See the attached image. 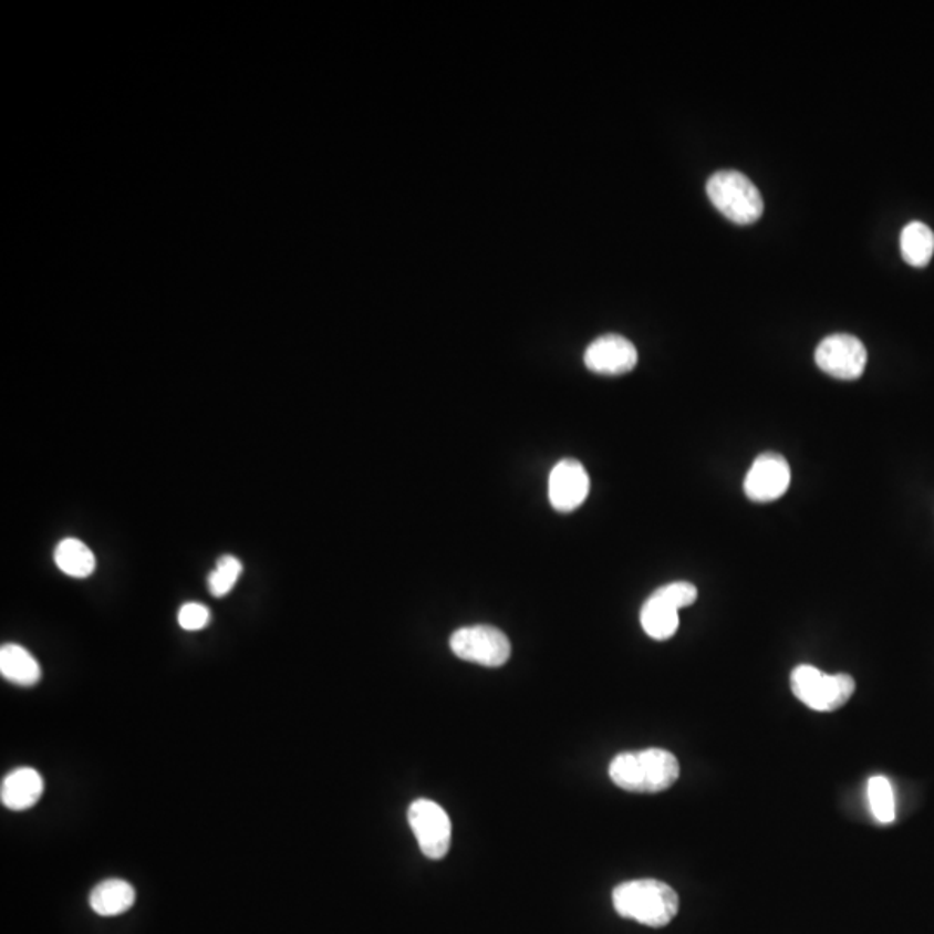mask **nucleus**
Instances as JSON below:
<instances>
[{"label":"nucleus","instance_id":"nucleus-11","mask_svg":"<svg viewBox=\"0 0 934 934\" xmlns=\"http://www.w3.org/2000/svg\"><path fill=\"white\" fill-rule=\"evenodd\" d=\"M44 792V779L35 768L21 767L2 779L0 800L12 812H23L35 807Z\"/></svg>","mask_w":934,"mask_h":934},{"label":"nucleus","instance_id":"nucleus-6","mask_svg":"<svg viewBox=\"0 0 934 934\" xmlns=\"http://www.w3.org/2000/svg\"><path fill=\"white\" fill-rule=\"evenodd\" d=\"M408 823L424 857L442 860L450 850L452 822L448 813L432 800H416L408 808Z\"/></svg>","mask_w":934,"mask_h":934},{"label":"nucleus","instance_id":"nucleus-13","mask_svg":"<svg viewBox=\"0 0 934 934\" xmlns=\"http://www.w3.org/2000/svg\"><path fill=\"white\" fill-rule=\"evenodd\" d=\"M0 673L6 681L21 687H33L42 677L39 662L23 645L4 644L0 650Z\"/></svg>","mask_w":934,"mask_h":934},{"label":"nucleus","instance_id":"nucleus-2","mask_svg":"<svg viewBox=\"0 0 934 934\" xmlns=\"http://www.w3.org/2000/svg\"><path fill=\"white\" fill-rule=\"evenodd\" d=\"M613 906L620 917L632 919L650 927L672 923L678 912V895L672 886L656 879H635L613 890Z\"/></svg>","mask_w":934,"mask_h":934},{"label":"nucleus","instance_id":"nucleus-17","mask_svg":"<svg viewBox=\"0 0 934 934\" xmlns=\"http://www.w3.org/2000/svg\"><path fill=\"white\" fill-rule=\"evenodd\" d=\"M869 805L875 820L881 823L895 822L896 803L895 792L890 779L884 776H874L868 782Z\"/></svg>","mask_w":934,"mask_h":934},{"label":"nucleus","instance_id":"nucleus-9","mask_svg":"<svg viewBox=\"0 0 934 934\" xmlns=\"http://www.w3.org/2000/svg\"><path fill=\"white\" fill-rule=\"evenodd\" d=\"M587 369L602 376H620L637 365L639 353L632 341L620 334H606L590 343L583 355Z\"/></svg>","mask_w":934,"mask_h":934},{"label":"nucleus","instance_id":"nucleus-7","mask_svg":"<svg viewBox=\"0 0 934 934\" xmlns=\"http://www.w3.org/2000/svg\"><path fill=\"white\" fill-rule=\"evenodd\" d=\"M816 362L823 373L841 381H855L868 365V350L859 338L850 334H832L820 341L816 350Z\"/></svg>","mask_w":934,"mask_h":934},{"label":"nucleus","instance_id":"nucleus-3","mask_svg":"<svg viewBox=\"0 0 934 934\" xmlns=\"http://www.w3.org/2000/svg\"><path fill=\"white\" fill-rule=\"evenodd\" d=\"M706 193L722 215L739 226L757 222L764 215V198L745 174L736 170L717 172L709 177Z\"/></svg>","mask_w":934,"mask_h":934},{"label":"nucleus","instance_id":"nucleus-18","mask_svg":"<svg viewBox=\"0 0 934 934\" xmlns=\"http://www.w3.org/2000/svg\"><path fill=\"white\" fill-rule=\"evenodd\" d=\"M242 573V562L234 556H222L218 559L217 568L208 577V587L215 598H226L234 585L238 583Z\"/></svg>","mask_w":934,"mask_h":934},{"label":"nucleus","instance_id":"nucleus-19","mask_svg":"<svg viewBox=\"0 0 934 934\" xmlns=\"http://www.w3.org/2000/svg\"><path fill=\"white\" fill-rule=\"evenodd\" d=\"M654 594L665 599L666 602L673 604L677 610H682V608L693 606L694 602H696L697 589L691 582H673L662 587V589H657Z\"/></svg>","mask_w":934,"mask_h":934},{"label":"nucleus","instance_id":"nucleus-4","mask_svg":"<svg viewBox=\"0 0 934 934\" xmlns=\"http://www.w3.org/2000/svg\"><path fill=\"white\" fill-rule=\"evenodd\" d=\"M791 689L798 699L816 712L843 708L855 693V681L847 673L820 672L812 665L796 666L791 673Z\"/></svg>","mask_w":934,"mask_h":934},{"label":"nucleus","instance_id":"nucleus-14","mask_svg":"<svg viewBox=\"0 0 934 934\" xmlns=\"http://www.w3.org/2000/svg\"><path fill=\"white\" fill-rule=\"evenodd\" d=\"M678 610L657 594L644 602L641 611V625L645 634L654 641H668L678 630Z\"/></svg>","mask_w":934,"mask_h":934},{"label":"nucleus","instance_id":"nucleus-10","mask_svg":"<svg viewBox=\"0 0 934 934\" xmlns=\"http://www.w3.org/2000/svg\"><path fill=\"white\" fill-rule=\"evenodd\" d=\"M590 491V478L585 467L574 459H562L552 467L549 476V500L559 512L579 509Z\"/></svg>","mask_w":934,"mask_h":934},{"label":"nucleus","instance_id":"nucleus-8","mask_svg":"<svg viewBox=\"0 0 934 934\" xmlns=\"http://www.w3.org/2000/svg\"><path fill=\"white\" fill-rule=\"evenodd\" d=\"M791 485V467L776 452H765L753 463L745 479L746 497L753 502L767 504L780 499Z\"/></svg>","mask_w":934,"mask_h":934},{"label":"nucleus","instance_id":"nucleus-1","mask_svg":"<svg viewBox=\"0 0 934 934\" xmlns=\"http://www.w3.org/2000/svg\"><path fill=\"white\" fill-rule=\"evenodd\" d=\"M678 776L681 765L675 755L660 748L622 753L610 765V777L618 788L642 795L666 791L677 782Z\"/></svg>","mask_w":934,"mask_h":934},{"label":"nucleus","instance_id":"nucleus-16","mask_svg":"<svg viewBox=\"0 0 934 934\" xmlns=\"http://www.w3.org/2000/svg\"><path fill=\"white\" fill-rule=\"evenodd\" d=\"M56 567L73 579H87L95 570L94 552L82 540L64 539L54 551Z\"/></svg>","mask_w":934,"mask_h":934},{"label":"nucleus","instance_id":"nucleus-15","mask_svg":"<svg viewBox=\"0 0 934 934\" xmlns=\"http://www.w3.org/2000/svg\"><path fill=\"white\" fill-rule=\"evenodd\" d=\"M900 250L909 266L923 269L934 255V232L923 222H911L903 227Z\"/></svg>","mask_w":934,"mask_h":934},{"label":"nucleus","instance_id":"nucleus-12","mask_svg":"<svg viewBox=\"0 0 934 934\" xmlns=\"http://www.w3.org/2000/svg\"><path fill=\"white\" fill-rule=\"evenodd\" d=\"M135 903V890L123 879H106L92 890L89 905L92 911L103 917L123 914Z\"/></svg>","mask_w":934,"mask_h":934},{"label":"nucleus","instance_id":"nucleus-20","mask_svg":"<svg viewBox=\"0 0 934 934\" xmlns=\"http://www.w3.org/2000/svg\"><path fill=\"white\" fill-rule=\"evenodd\" d=\"M210 618L208 608L203 606L199 602H187L178 611V625L187 632H196V630L205 629L210 623Z\"/></svg>","mask_w":934,"mask_h":934},{"label":"nucleus","instance_id":"nucleus-5","mask_svg":"<svg viewBox=\"0 0 934 934\" xmlns=\"http://www.w3.org/2000/svg\"><path fill=\"white\" fill-rule=\"evenodd\" d=\"M452 653L464 662L497 668L511 657V642L496 626H464L450 637Z\"/></svg>","mask_w":934,"mask_h":934}]
</instances>
